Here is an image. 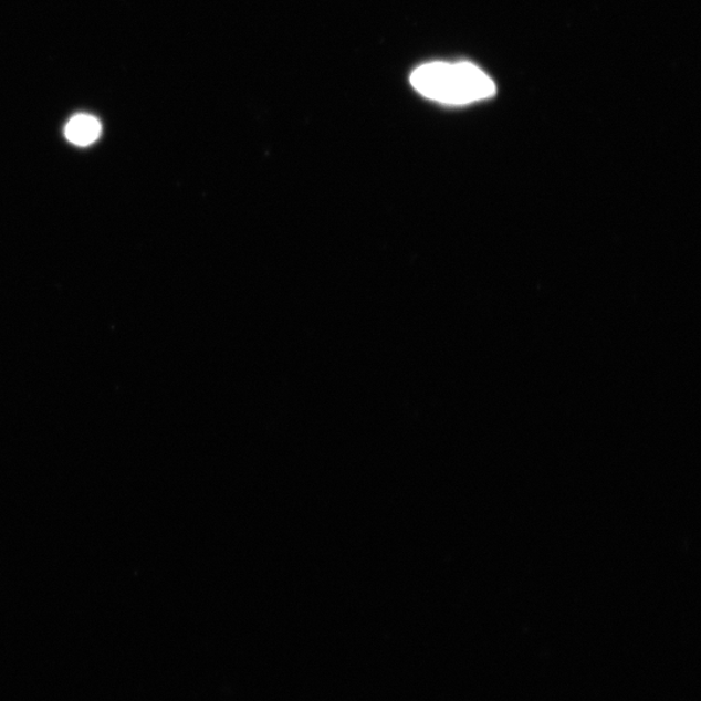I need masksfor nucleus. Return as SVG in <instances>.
I'll list each match as a JSON object with an SVG mask.
<instances>
[{"mask_svg": "<svg viewBox=\"0 0 701 701\" xmlns=\"http://www.w3.org/2000/svg\"><path fill=\"white\" fill-rule=\"evenodd\" d=\"M411 84L425 98L462 106L491 98L496 86L486 73L471 63H428L414 71Z\"/></svg>", "mask_w": 701, "mask_h": 701, "instance_id": "obj_1", "label": "nucleus"}, {"mask_svg": "<svg viewBox=\"0 0 701 701\" xmlns=\"http://www.w3.org/2000/svg\"><path fill=\"white\" fill-rule=\"evenodd\" d=\"M102 125L98 118L91 115H77L65 126V137L73 145L88 146L101 137Z\"/></svg>", "mask_w": 701, "mask_h": 701, "instance_id": "obj_2", "label": "nucleus"}]
</instances>
